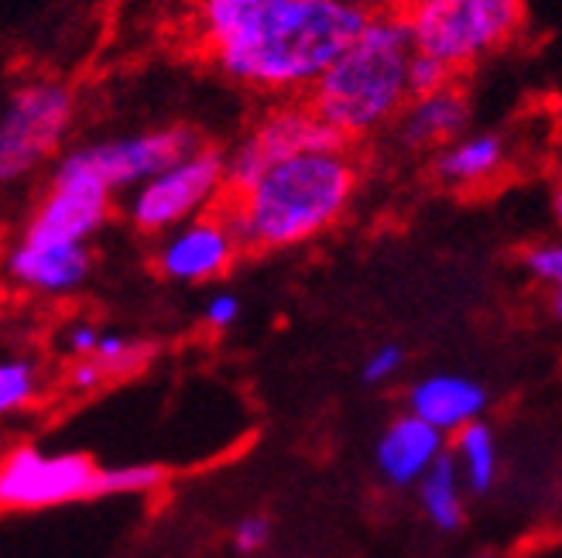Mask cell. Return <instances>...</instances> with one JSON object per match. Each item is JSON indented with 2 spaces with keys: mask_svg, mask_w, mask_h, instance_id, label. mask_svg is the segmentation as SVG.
I'll return each instance as SVG.
<instances>
[{
  "mask_svg": "<svg viewBox=\"0 0 562 558\" xmlns=\"http://www.w3.org/2000/svg\"><path fill=\"white\" fill-rule=\"evenodd\" d=\"M72 90L55 79H27L11 90L0 117V179L18 182L38 172L72 124Z\"/></svg>",
  "mask_w": 562,
  "mask_h": 558,
  "instance_id": "5",
  "label": "cell"
},
{
  "mask_svg": "<svg viewBox=\"0 0 562 558\" xmlns=\"http://www.w3.org/2000/svg\"><path fill=\"white\" fill-rule=\"evenodd\" d=\"M165 480V469L155 463H127V466H103L100 497H131L151 493Z\"/></svg>",
  "mask_w": 562,
  "mask_h": 558,
  "instance_id": "21",
  "label": "cell"
},
{
  "mask_svg": "<svg viewBox=\"0 0 562 558\" xmlns=\"http://www.w3.org/2000/svg\"><path fill=\"white\" fill-rule=\"evenodd\" d=\"M38 398V371L32 360L11 356L0 364V411H21Z\"/></svg>",
  "mask_w": 562,
  "mask_h": 558,
  "instance_id": "20",
  "label": "cell"
},
{
  "mask_svg": "<svg viewBox=\"0 0 562 558\" xmlns=\"http://www.w3.org/2000/svg\"><path fill=\"white\" fill-rule=\"evenodd\" d=\"M504 155L508 151H504V141L497 134H467L436 155V175L439 182L457 189L481 185L501 172Z\"/></svg>",
  "mask_w": 562,
  "mask_h": 558,
  "instance_id": "16",
  "label": "cell"
},
{
  "mask_svg": "<svg viewBox=\"0 0 562 558\" xmlns=\"http://www.w3.org/2000/svg\"><path fill=\"white\" fill-rule=\"evenodd\" d=\"M415 52L453 72L508 45L525 27V0H408L402 8Z\"/></svg>",
  "mask_w": 562,
  "mask_h": 558,
  "instance_id": "4",
  "label": "cell"
},
{
  "mask_svg": "<svg viewBox=\"0 0 562 558\" xmlns=\"http://www.w3.org/2000/svg\"><path fill=\"white\" fill-rule=\"evenodd\" d=\"M467 121V96L457 87H449L429 96H412L405 114L398 117V137L405 148H446L463 134Z\"/></svg>",
  "mask_w": 562,
  "mask_h": 558,
  "instance_id": "15",
  "label": "cell"
},
{
  "mask_svg": "<svg viewBox=\"0 0 562 558\" xmlns=\"http://www.w3.org/2000/svg\"><path fill=\"white\" fill-rule=\"evenodd\" d=\"M463 477L453 456H442L418 483V504L439 532H457L463 524Z\"/></svg>",
  "mask_w": 562,
  "mask_h": 558,
  "instance_id": "17",
  "label": "cell"
},
{
  "mask_svg": "<svg viewBox=\"0 0 562 558\" xmlns=\"http://www.w3.org/2000/svg\"><path fill=\"white\" fill-rule=\"evenodd\" d=\"M453 79H457V72L449 69L446 62L432 59V55H422V52H415L412 69H408L412 96H429V93L449 90V87H453Z\"/></svg>",
  "mask_w": 562,
  "mask_h": 558,
  "instance_id": "22",
  "label": "cell"
},
{
  "mask_svg": "<svg viewBox=\"0 0 562 558\" xmlns=\"http://www.w3.org/2000/svg\"><path fill=\"white\" fill-rule=\"evenodd\" d=\"M203 319H206V326L216 329V332L231 329V326L240 319V298H237L234 292H216V295H210L206 309H203Z\"/></svg>",
  "mask_w": 562,
  "mask_h": 558,
  "instance_id": "26",
  "label": "cell"
},
{
  "mask_svg": "<svg viewBox=\"0 0 562 558\" xmlns=\"http://www.w3.org/2000/svg\"><path fill=\"white\" fill-rule=\"evenodd\" d=\"M552 312L562 319V288H555V292H552Z\"/></svg>",
  "mask_w": 562,
  "mask_h": 558,
  "instance_id": "30",
  "label": "cell"
},
{
  "mask_svg": "<svg viewBox=\"0 0 562 558\" xmlns=\"http://www.w3.org/2000/svg\"><path fill=\"white\" fill-rule=\"evenodd\" d=\"M110 195H114V189L100 182L76 158V151H69L55 161L52 182L21 237L48 243H87L103 230L110 216Z\"/></svg>",
  "mask_w": 562,
  "mask_h": 558,
  "instance_id": "9",
  "label": "cell"
},
{
  "mask_svg": "<svg viewBox=\"0 0 562 558\" xmlns=\"http://www.w3.org/2000/svg\"><path fill=\"white\" fill-rule=\"evenodd\" d=\"M237 237L223 213H206L165 234L155 264L176 285H206L223 277L237 261Z\"/></svg>",
  "mask_w": 562,
  "mask_h": 558,
  "instance_id": "11",
  "label": "cell"
},
{
  "mask_svg": "<svg viewBox=\"0 0 562 558\" xmlns=\"http://www.w3.org/2000/svg\"><path fill=\"white\" fill-rule=\"evenodd\" d=\"M195 148H203L195 130L158 127V130H145V134L117 137V141L76 148V158L87 164L100 182H106L117 192V189H140L158 172H165L168 164H176L186 155H192Z\"/></svg>",
  "mask_w": 562,
  "mask_h": 558,
  "instance_id": "10",
  "label": "cell"
},
{
  "mask_svg": "<svg viewBox=\"0 0 562 558\" xmlns=\"http://www.w3.org/2000/svg\"><path fill=\"white\" fill-rule=\"evenodd\" d=\"M552 216H555L559 230H562V189H555V195H552Z\"/></svg>",
  "mask_w": 562,
  "mask_h": 558,
  "instance_id": "29",
  "label": "cell"
},
{
  "mask_svg": "<svg viewBox=\"0 0 562 558\" xmlns=\"http://www.w3.org/2000/svg\"><path fill=\"white\" fill-rule=\"evenodd\" d=\"M446 456L442 449V432L422 422L418 414H402L395 418L378 439L374 463L381 477L395 487H418L422 477Z\"/></svg>",
  "mask_w": 562,
  "mask_h": 558,
  "instance_id": "13",
  "label": "cell"
},
{
  "mask_svg": "<svg viewBox=\"0 0 562 558\" xmlns=\"http://www.w3.org/2000/svg\"><path fill=\"white\" fill-rule=\"evenodd\" d=\"M357 164L347 151H308L268 169L255 185L227 195L240 250H281L329 230L353 200Z\"/></svg>",
  "mask_w": 562,
  "mask_h": 558,
  "instance_id": "2",
  "label": "cell"
},
{
  "mask_svg": "<svg viewBox=\"0 0 562 558\" xmlns=\"http://www.w3.org/2000/svg\"><path fill=\"white\" fill-rule=\"evenodd\" d=\"M408 408L436 432L460 435L467 425L481 422L487 408V390L460 374H432L412 387Z\"/></svg>",
  "mask_w": 562,
  "mask_h": 558,
  "instance_id": "14",
  "label": "cell"
},
{
  "mask_svg": "<svg viewBox=\"0 0 562 558\" xmlns=\"http://www.w3.org/2000/svg\"><path fill=\"white\" fill-rule=\"evenodd\" d=\"M103 466L82 453H42L18 445L0 463V504L8 511H48L100 497Z\"/></svg>",
  "mask_w": 562,
  "mask_h": 558,
  "instance_id": "8",
  "label": "cell"
},
{
  "mask_svg": "<svg viewBox=\"0 0 562 558\" xmlns=\"http://www.w3.org/2000/svg\"><path fill=\"white\" fill-rule=\"evenodd\" d=\"M100 340H103V332H100L93 322H87V319L69 322V326L63 329V350H66L72 360H90V356L97 353Z\"/></svg>",
  "mask_w": 562,
  "mask_h": 558,
  "instance_id": "24",
  "label": "cell"
},
{
  "mask_svg": "<svg viewBox=\"0 0 562 558\" xmlns=\"http://www.w3.org/2000/svg\"><path fill=\"white\" fill-rule=\"evenodd\" d=\"M347 141L308 103H285L265 114L227 155V195L255 185L268 169L308 151H344Z\"/></svg>",
  "mask_w": 562,
  "mask_h": 558,
  "instance_id": "7",
  "label": "cell"
},
{
  "mask_svg": "<svg viewBox=\"0 0 562 558\" xmlns=\"http://www.w3.org/2000/svg\"><path fill=\"white\" fill-rule=\"evenodd\" d=\"M525 267L546 288H552V292L562 288V240L536 243L531 250H525Z\"/></svg>",
  "mask_w": 562,
  "mask_h": 558,
  "instance_id": "23",
  "label": "cell"
},
{
  "mask_svg": "<svg viewBox=\"0 0 562 558\" xmlns=\"http://www.w3.org/2000/svg\"><path fill=\"white\" fill-rule=\"evenodd\" d=\"M402 360H405V353L398 350V346H378L368 360H363V380L368 384H387L391 377H395L398 371H402Z\"/></svg>",
  "mask_w": 562,
  "mask_h": 558,
  "instance_id": "25",
  "label": "cell"
},
{
  "mask_svg": "<svg viewBox=\"0 0 562 558\" xmlns=\"http://www.w3.org/2000/svg\"><path fill=\"white\" fill-rule=\"evenodd\" d=\"M412 59L415 42L405 14L381 11L305 93V103L344 141L368 137L384 124L398 121L412 103Z\"/></svg>",
  "mask_w": 562,
  "mask_h": 558,
  "instance_id": "3",
  "label": "cell"
},
{
  "mask_svg": "<svg viewBox=\"0 0 562 558\" xmlns=\"http://www.w3.org/2000/svg\"><path fill=\"white\" fill-rule=\"evenodd\" d=\"M106 377L100 374V367L93 364V360H72L69 367V387L76 390V395H93L97 387H103Z\"/></svg>",
  "mask_w": 562,
  "mask_h": 558,
  "instance_id": "28",
  "label": "cell"
},
{
  "mask_svg": "<svg viewBox=\"0 0 562 558\" xmlns=\"http://www.w3.org/2000/svg\"><path fill=\"white\" fill-rule=\"evenodd\" d=\"M90 360L100 367V374L106 380H117V377H131L140 367H148L151 346L140 340H131V337H121V332H103V340Z\"/></svg>",
  "mask_w": 562,
  "mask_h": 558,
  "instance_id": "19",
  "label": "cell"
},
{
  "mask_svg": "<svg viewBox=\"0 0 562 558\" xmlns=\"http://www.w3.org/2000/svg\"><path fill=\"white\" fill-rule=\"evenodd\" d=\"M223 192H227V155L195 148L131 192L127 219L137 234H172L182 223L206 216Z\"/></svg>",
  "mask_w": 562,
  "mask_h": 558,
  "instance_id": "6",
  "label": "cell"
},
{
  "mask_svg": "<svg viewBox=\"0 0 562 558\" xmlns=\"http://www.w3.org/2000/svg\"><path fill=\"white\" fill-rule=\"evenodd\" d=\"M268 538H271V524H268L265 517H258V514L244 517V521L234 527V548H237L240 555H255V551H261V548L268 545Z\"/></svg>",
  "mask_w": 562,
  "mask_h": 558,
  "instance_id": "27",
  "label": "cell"
},
{
  "mask_svg": "<svg viewBox=\"0 0 562 558\" xmlns=\"http://www.w3.org/2000/svg\"><path fill=\"white\" fill-rule=\"evenodd\" d=\"M453 459L470 493H487L497 480V439L484 422L467 425L453 442Z\"/></svg>",
  "mask_w": 562,
  "mask_h": 558,
  "instance_id": "18",
  "label": "cell"
},
{
  "mask_svg": "<svg viewBox=\"0 0 562 558\" xmlns=\"http://www.w3.org/2000/svg\"><path fill=\"white\" fill-rule=\"evenodd\" d=\"M93 271V258L87 243H48V240H27L8 250V277L32 295L63 298L87 285Z\"/></svg>",
  "mask_w": 562,
  "mask_h": 558,
  "instance_id": "12",
  "label": "cell"
},
{
  "mask_svg": "<svg viewBox=\"0 0 562 558\" xmlns=\"http://www.w3.org/2000/svg\"><path fill=\"white\" fill-rule=\"evenodd\" d=\"M371 18L357 0H192L189 38L247 90L308 93Z\"/></svg>",
  "mask_w": 562,
  "mask_h": 558,
  "instance_id": "1",
  "label": "cell"
}]
</instances>
